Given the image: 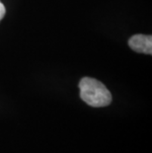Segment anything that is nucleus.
<instances>
[{
  "mask_svg": "<svg viewBox=\"0 0 152 153\" xmlns=\"http://www.w3.org/2000/svg\"><path fill=\"white\" fill-rule=\"evenodd\" d=\"M80 97L95 108L109 106L112 102V95L107 87L99 80L90 77H84L79 82Z\"/></svg>",
  "mask_w": 152,
  "mask_h": 153,
  "instance_id": "f257e3e1",
  "label": "nucleus"
},
{
  "mask_svg": "<svg viewBox=\"0 0 152 153\" xmlns=\"http://www.w3.org/2000/svg\"><path fill=\"white\" fill-rule=\"evenodd\" d=\"M128 45L132 51L139 53H152V37L146 35H134L129 39Z\"/></svg>",
  "mask_w": 152,
  "mask_h": 153,
  "instance_id": "f03ea898",
  "label": "nucleus"
},
{
  "mask_svg": "<svg viewBox=\"0 0 152 153\" xmlns=\"http://www.w3.org/2000/svg\"><path fill=\"white\" fill-rule=\"evenodd\" d=\"M5 13H6V9H5V6L3 5V3L0 1V21L2 20L3 17H4V15H5Z\"/></svg>",
  "mask_w": 152,
  "mask_h": 153,
  "instance_id": "7ed1b4c3",
  "label": "nucleus"
}]
</instances>
